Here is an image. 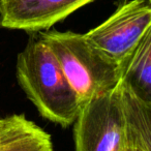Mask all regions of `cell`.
I'll use <instances>...</instances> for the list:
<instances>
[{
	"label": "cell",
	"instance_id": "obj_1",
	"mask_svg": "<svg viewBox=\"0 0 151 151\" xmlns=\"http://www.w3.org/2000/svg\"><path fill=\"white\" fill-rule=\"evenodd\" d=\"M16 73L21 88L42 117L63 127L75 122L83 105L40 35L31 36L18 55Z\"/></svg>",
	"mask_w": 151,
	"mask_h": 151
},
{
	"label": "cell",
	"instance_id": "obj_2",
	"mask_svg": "<svg viewBox=\"0 0 151 151\" xmlns=\"http://www.w3.org/2000/svg\"><path fill=\"white\" fill-rule=\"evenodd\" d=\"M40 36L54 54L82 105L118 86L121 66L92 46L84 34L52 30Z\"/></svg>",
	"mask_w": 151,
	"mask_h": 151
},
{
	"label": "cell",
	"instance_id": "obj_3",
	"mask_svg": "<svg viewBox=\"0 0 151 151\" xmlns=\"http://www.w3.org/2000/svg\"><path fill=\"white\" fill-rule=\"evenodd\" d=\"M73 123L76 151H120L124 144V116L119 84L85 103Z\"/></svg>",
	"mask_w": 151,
	"mask_h": 151
},
{
	"label": "cell",
	"instance_id": "obj_4",
	"mask_svg": "<svg viewBox=\"0 0 151 151\" xmlns=\"http://www.w3.org/2000/svg\"><path fill=\"white\" fill-rule=\"evenodd\" d=\"M149 29L150 0H125L105 22L84 35L97 50L121 65Z\"/></svg>",
	"mask_w": 151,
	"mask_h": 151
},
{
	"label": "cell",
	"instance_id": "obj_5",
	"mask_svg": "<svg viewBox=\"0 0 151 151\" xmlns=\"http://www.w3.org/2000/svg\"><path fill=\"white\" fill-rule=\"evenodd\" d=\"M93 0H0V27L40 31L49 29Z\"/></svg>",
	"mask_w": 151,
	"mask_h": 151
},
{
	"label": "cell",
	"instance_id": "obj_6",
	"mask_svg": "<svg viewBox=\"0 0 151 151\" xmlns=\"http://www.w3.org/2000/svg\"><path fill=\"white\" fill-rule=\"evenodd\" d=\"M0 151H53V143L24 115H12L0 118Z\"/></svg>",
	"mask_w": 151,
	"mask_h": 151
},
{
	"label": "cell",
	"instance_id": "obj_7",
	"mask_svg": "<svg viewBox=\"0 0 151 151\" xmlns=\"http://www.w3.org/2000/svg\"><path fill=\"white\" fill-rule=\"evenodd\" d=\"M120 66L119 84L139 99L151 105V29Z\"/></svg>",
	"mask_w": 151,
	"mask_h": 151
},
{
	"label": "cell",
	"instance_id": "obj_8",
	"mask_svg": "<svg viewBox=\"0 0 151 151\" xmlns=\"http://www.w3.org/2000/svg\"><path fill=\"white\" fill-rule=\"evenodd\" d=\"M124 116V143L151 151V105L119 84Z\"/></svg>",
	"mask_w": 151,
	"mask_h": 151
},
{
	"label": "cell",
	"instance_id": "obj_9",
	"mask_svg": "<svg viewBox=\"0 0 151 151\" xmlns=\"http://www.w3.org/2000/svg\"><path fill=\"white\" fill-rule=\"evenodd\" d=\"M120 151H145V150H143L142 148H140V147H138V146H134V145L124 143L123 146L120 149Z\"/></svg>",
	"mask_w": 151,
	"mask_h": 151
},
{
	"label": "cell",
	"instance_id": "obj_10",
	"mask_svg": "<svg viewBox=\"0 0 151 151\" xmlns=\"http://www.w3.org/2000/svg\"><path fill=\"white\" fill-rule=\"evenodd\" d=\"M150 1H151V0H150Z\"/></svg>",
	"mask_w": 151,
	"mask_h": 151
}]
</instances>
